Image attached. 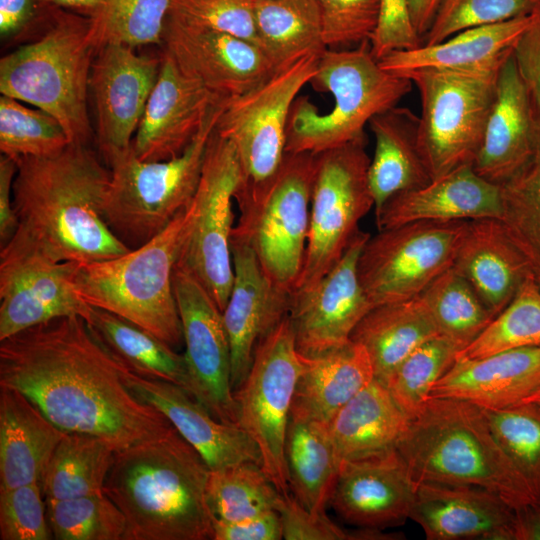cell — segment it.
I'll list each match as a JSON object with an SVG mask.
<instances>
[{
  "label": "cell",
  "mask_w": 540,
  "mask_h": 540,
  "mask_svg": "<svg viewBox=\"0 0 540 540\" xmlns=\"http://www.w3.org/2000/svg\"><path fill=\"white\" fill-rule=\"evenodd\" d=\"M366 136L317 154L303 268L295 292L314 285L341 259L374 208Z\"/></svg>",
  "instance_id": "7c38bea8"
},
{
  "label": "cell",
  "mask_w": 540,
  "mask_h": 540,
  "mask_svg": "<svg viewBox=\"0 0 540 540\" xmlns=\"http://www.w3.org/2000/svg\"><path fill=\"white\" fill-rule=\"evenodd\" d=\"M534 346H540V287L529 275L509 304L457 358H482Z\"/></svg>",
  "instance_id": "7bdbcfd3"
},
{
  "label": "cell",
  "mask_w": 540,
  "mask_h": 540,
  "mask_svg": "<svg viewBox=\"0 0 540 540\" xmlns=\"http://www.w3.org/2000/svg\"><path fill=\"white\" fill-rule=\"evenodd\" d=\"M281 496L256 462L210 471L206 489L214 518L223 521H241L274 511Z\"/></svg>",
  "instance_id": "b9f144b4"
},
{
  "label": "cell",
  "mask_w": 540,
  "mask_h": 540,
  "mask_svg": "<svg viewBox=\"0 0 540 540\" xmlns=\"http://www.w3.org/2000/svg\"><path fill=\"white\" fill-rule=\"evenodd\" d=\"M483 411L499 444L540 504V405L526 402Z\"/></svg>",
  "instance_id": "c3c4849f"
},
{
  "label": "cell",
  "mask_w": 540,
  "mask_h": 540,
  "mask_svg": "<svg viewBox=\"0 0 540 540\" xmlns=\"http://www.w3.org/2000/svg\"><path fill=\"white\" fill-rule=\"evenodd\" d=\"M539 385L540 346L524 347L482 358H457L430 397L457 398L483 409H499L521 402Z\"/></svg>",
  "instance_id": "83f0119b"
},
{
  "label": "cell",
  "mask_w": 540,
  "mask_h": 540,
  "mask_svg": "<svg viewBox=\"0 0 540 540\" xmlns=\"http://www.w3.org/2000/svg\"><path fill=\"white\" fill-rule=\"evenodd\" d=\"M261 50L276 71L328 48L316 0H252Z\"/></svg>",
  "instance_id": "74e56055"
},
{
  "label": "cell",
  "mask_w": 540,
  "mask_h": 540,
  "mask_svg": "<svg viewBox=\"0 0 540 540\" xmlns=\"http://www.w3.org/2000/svg\"><path fill=\"white\" fill-rule=\"evenodd\" d=\"M115 450L88 434L70 432L58 443L44 471L45 500H63L104 492Z\"/></svg>",
  "instance_id": "ab89813d"
},
{
  "label": "cell",
  "mask_w": 540,
  "mask_h": 540,
  "mask_svg": "<svg viewBox=\"0 0 540 540\" xmlns=\"http://www.w3.org/2000/svg\"><path fill=\"white\" fill-rule=\"evenodd\" d=\"M506 58L474 69L422 68L402 75L420 96L419 145L432 179L473 165Z\"/></svg>",
  "instance_id": "9c48e42d"
},
{
  "label": "cell",
  "mask_w": 540,
  "mask_h": 540,
  "mask_svg": "<svg viewBox=\"0 0 540 540\" xmlns=\"http://www.w3.org/2000/svg\"><path fill=\"white\" fill-rule=\"evenodd\" d=\"M45 501L53 539L124 540L125 517L104 492Z\"/></svg>",
  "instance_id": "7dc6e473"
},
{
  "label": "cell",
  "mask_w": 540,
  "mask_h": 540,
  "mask_svg": "<svg viewBox=\"0 0 540 540\" xmlns=\"http://www.w3.org/2000/svg\"><path fill=\"white\" fill-rule=\"evenodd\" d=\"M439 1L408 0L411 21L421 39H423L432 23Z\"/></svg>",
  "instance_id": "94428289"
},
{
  "label": "cell",
  "mask_w": 540,
  "mask_h": 540,
  "mask_svg": "<svg viewBox=\"0 0 540 540\" xmlns=\"http://www.w3.org/2000/svg\"><path fill=\"white\" fill-rule=\"evenodd\" d=\"M128 371L79 316L53 319L0 341V385L24 393L64 432L95 436L115 451L173 428L130 388Z\"/></svg>",
  "instance_id": "6da1fadb"
},
{
  "label": "cell",
  "mask_w": 540,
  "mask_h": 540,
  "mask_svg": "<svg viewBox=\"0 0 540 540\" xmlns=\"http://www.w3.org/2000/svg\"><path fill=\"white\" fill-rule=\"evenodd\" d=\"M317 154L286 153L262 195L240 210L233 231L244 236L269 280L293 295L307 248Z\"/></svg>",
  "instance_id": "8fae6325"
},
{
  "label": "cell",
  "mask_w": 540,
  "mask_h": 540,
  "mask_svg": "<svg viewBox=\"0 0 540 540\" xmlns=\"http://www.w3.org/2000/svg\"><path fill=\"white\" fill-rule=\"evenodd\" d=\"M173 287L193 396L219 421L238 425L223 313L201 283L177 265Z\"/></svg>",
  "instance_id": "e0dca14e"
},
{
  "label": "cell",
  "mask_w": 540,
  "mask_h": 540,
  "mask_svg": "<svg viewBox=\"0 0 540 540\" xmlns=\"http://www.w3.org/2000/svg\"><path fill=\"white\" fill-rule=\"evenodd\" d=\"M284 453L293 496L306 509L325 512L341 465L329 423L291 409Z\"/></svg>",
  "instance_id": "e575fe53"
},
{
  "label": "cell",
  "mask_w": 540,
  "mask_h": 540,
  "mask_svg": "<svg viewBox=\"0 0 540 540\" xmlns=\"http://www.w3.org/2000/svg\"><path fill=\"white\" fill-rule=\"evenodd\" d=\"M190 219L189 205L142 246L115 258L78 264L73 282L79 296L179 348L183 333L173 276Z\"/></svg>",
  "instance_id": "52a82bcc"
},
{
  "label": "cell",
  "mask_w": 540,
  "mask_h": 540,
  "mask_svg": "<svg viewBox=\"0 0 540 540\" xmlns=\"http://www.w3.org/2000/svg\"><path fill=\"white\" fill-rule=\"evenodd\" d=\"M535 403L540 405V385L519 403Z\"/></svg>",
  "instance_id": "be15d7a7"
},
{
  "label": "cell",
  "mask_w": 540,
  "mask_h": 540,
  "mask_svg": "<svg viewBox=\"0 0 540 540\" xmlns=\"http://www.w3.org/2000/svg\"><path fill=\"white\" fill-rule=\"evenodd\" d=\"M410 519L428 540H513L514 509L476 486L417 483Z\"/></svg>",
  "instance_id": "d4e9b609"
},
{
  "label": "cell",
  "mask_w": 540,
  "mask_h": 540,
  "mask_svg": "<svg viewBox=\"0 0 540 540\" xmlns=\"http://www.w3.org/2000/svg\"><path fill=\"white\" fill-rule=\"evenodd\" d=\"M537 116L529 86L513 51L503 62L475 171L498 185L516 174L533 154Z\"/></svg>",
  "instance_id": "cb8c5ba5"
},
{
  "label": "cell",
  "mask_w": 540,
  "mask_h": 540,
  "mask_svg": "<svg viewBox=\"0 0 540 540\" xmlns=\"http://www.w3.org/2000/svg\"><path fill=\"white\" fill-rule=\"evenodd\" d=\"M161 57L155 86L131 145L135 155L143 161L180 156L211 110L226 98L187 77L163 50Z\"/></svg>",
  "instance_id": "7402d4cb"
},
{
  "label": "cell",
  "mask_w": 540,
  "mask_h": 540,
  "mask_svg": "<svg viewBox=\"0 0 540 540\" xmlns=\"http://www.w3.org/2000/svg\"><path fill=\"white\" fill-rule=\"evenodd\" d=\"M369 237L359 230L328 273L310 288L293 293L288 315L300 354L312 357L345 345L373 308L358 273L360 254Z\"/></svg>",
  "instance_id": "ac0fdd59"
},
{
  "label": "cell",
  "mask_w": 540,
  "mask_h": 540,
  "mask_svg": "<svg viewBox=\"0 0 540 540\" xmlns=\"http://www.w3.org/2000/svg\"><path fill=\"white\" fill-rule=\"evenodd\" d=\"M533 14L501 23L462 30L436 44L394 51L379 63L386 71L402 76L415 69L464 70L503 60L532 22Z\"/></svg>",
  "instance_id": "1f68e13d"
},
{
  "label": "cell",
  "mask_w": 540,
  "mask_h": 540,
  "mask_svg": "<svg viewBox=\"0 0 540 540\" xmlns=\"http://www.w3.org/2000/svg\"><path fill=\"white\" fill-rule=\"evenodd\" d=\"M91 19V33L97 49L107 43L133 48L162 45L171 0H103Z\"/></svg>",
  "instance_id": "ee69618b"
},
{
  "label": "cell",
  "mask_w": 540,
  "mask_h": 540,
  "mask_svg": "<svg viewBox=\"0 0 540 540\" xmlns=\"http://www.w3.org/2000/svg\"><path fill=\"white\" fill-rule=\"evenodd\" d=\"M44 5L69 10L84 16H94L103 6V0H40Z\"/></svg>",
  "instance_id": "6125c7cd"
},
{
  "label": "cell",
  "mask_w": 540,
  "mask_h": 540,
  "mask_svg": "<svg viewBox=\"0 0 540 540\" xmlns=\"http://www.w3.org/2000/svg\"><path fill=\"white\" fill-rule=\"evenodd\" d=\"M319 57L305 56L248 92L226 100L215 129L237 152L241 182L235 200L239 210L257 200L279 171L286 155L292 105L315 75Z\"/></svg>",
  "instance_id": "30bf717a"
},
{
  "label": "cell",
  "mask_w": 540,
  "mask_h": 540,
  "mask_svg": "<svg viewBox=\"0 0 540 540\" xmlns=\"http://www.w3.org/2000/svg\"><path fill=\"white\" fill-rule=\"evenodd\" d=\"M7 95L0 97V151L14 160L47 157L69 144L60 122L39 108H29Z\"/></svg>",
  "instance_id": "f6af8a7d"
},
{
  "label": "cell",
  "mask_w": 540,
  "mask_h": 540,
  "mask_svg": "<svg viewBox=\"0 0 540 540\" xmlns=\"http://www.w3.org/2000/svg\"><path fill=\"white\" fill-rule=\"evenodd\" d=\"M210 471L174 427L116 451L103 491L125 517L124 540L212 539Z\"/></svg>",
  "instance_id": "3957f363"
},
{
  "label": "cell",
  "mask_w": 540,
  "mask_h": 540,
  "mask_svg": "<svg viewBox=\"0 0 540 540\" xmlns=\"http://www.w3.org/2000/svg\"><path fill=\"white\" fill-rule=\"evenodd\" d=\"M276 511L279 513L283 538L286 540H393L399 533L360 528L345 529L331 520L325 512H313L301 505L292 495L281 496Z\"/></svg>",
  "instance_id": "f5cc1de1"
},
{
  "label": "cell",
  "mask_w": 540,
  "mask_h": 540,
  "mask_svg": "<svg viewBox=\"0 0 540 540\" xmlns=\"http://www.w3.org/2000/svg\"><path fill=\"white\" fill-rule=\"evenodd\" d=\"M536 116L535 148L528 162L501 186V222L540 287V71L528 80Z\"/></svg>",
  "instance_id": "f35d334b"
},
{
  "label": "cell",
  "mask_w": 540,
  "mask_h": 540,
  "mask_svg": "<svg viewBox=\"0 0 540 540\" xmlns=\"http://www.w3.org/2000/svg\"><path fill=\"white\" fill-rule=\"evenodd\" d=\"M96 51L90 17L56 8L38 37L1 58V94L46 111L70 143L89 145V78Z\"/></svg>",
  "instance_id": "5b68a950"
},
{
  "label": "cell",
  "mask_w": 540,
  "mask_h": 540,
  "mask_svg": "<svg viewBox=\"0 0 540 540\" xmlns=\"http://www.w3.org/2000/svg\"><path fill=\"white\" fill-rule=\"evenodd\" d=\"M234 280L223 319L231 347L233 390L245 380L257 345L289 314L292 294L267 277L247 239L232 231Z\"/></svg>",
  "instance_id": "44dd1931"
},
{
  "label": "cell",
  "mask_w": 540,
  "mask_h": 540,
  "mask_svg": "<svg viewBox=\"0 0 540 540\" xmlns=\"http://www.w3.org/2000/svg\"><path fill=\"white\" fill-rule=\"evenodd\" d=\"M375 139L368 178L377 212L393 196L432 180L419 145V116L395 106L369 122Z\"/></svg>",
  "instance_id": "4dcf8cb0"
},
{
  "label": "cell",
  "mask_w": 540,
  "mask_h": 540,
  "mask_svg": "<svg viewBox=\"0 0 540 540\" xmlns=\"http://www.w3.org/2000/svg\"><path fill=\"white\" fill-rule=\"evenodd\" d=\"M126 381L134 393L159 410L202 456L211 471L242 462L261 464L260 451L239 425L216 419L183 388L131 370Z\"/></svg>",
  "instance_id": "484cf974"
},
{
  "label": "cell",
  "mask_w": 540,
  "mask_h": 540,
  "mask_svg": "<svg viewBox=\"0 0 540 540\" xmlns=\"http://www.w3.org/2000/svg\"><path fill=\"white\" fill-rule=\"evenodd\" d=\"M161 54L150 56L118 43L100 46L94 56L89 94L95 112V134L106 163L129 149L155 86Z\"/></svg>",
  "instance_id": "d6986e66"
},
{
  "label": "cell",
  "mask_w": 540,
  "mask_h": 540,
  "mask_svg": "<svg viewBox=\"0 0 540 540\" xmlns=\"http://www.w3.org/2000/svg\"><path fill=\"white\" fill-rule=\"evenodd\" d=\"M333 96L324 114L306 97L292 105L286 130V153L319 154L365 137L370 120L398 105L413 87L406 77L383 69L370 42L349 49H327L310 81Z\"/></svg>",
  "instance_id": "8992f818"
},
{
  "label": "cell",
  "mask_w": 540,
  "mask_h": 540,
  "mask_svg": "<svg viewBox=\"0 0 540 540\" xmlns=\"http://www.w3.org/2000/svg\"><path fill=\"white\" fill-rule=\"evenodd\" d=\"M410 423L386 385L373 379L336 413L329 431L342 462L397 449Z\"/></svg>",
  "instance_id": "d6a6232c"
},
{
  "label": "cell",
  "mask_w": 540,
  "mask_h": 540,
  "mask_svg": "<svg viewBox=\"0 0 540 540\" xmlns=\"http://www.w3.org/2000/svg\"><path fill=\"white\" fill-rule=\"evenodd\" d=\"M322 37L328 49L370 42L379 18V0H316Z\"/></svg>",
  "instance_id": "f907efd6"
},
{
  "label": "cell",
  "mask_w": 540,
  "mask_h": 540,
  "mask_svg": "<svg viewBox=\"0 0 540 540\" xmlns=\"http://www.w3.org/2000/svg\"><path fill=\"white\" fill-rule=\"evenodd\" d=\"M422 44L409 13L408 0H379V18L370 40L373 56L380 60L400 50Z\"/></svg>",
  "instance_id": "11a10c76"
},
{
  "label": "cell",
  "mask_w": 540,
  "mask_h": 540,
  "mask_svg": "<svg viewBox=\"0 0 540 540\" xmlns=\"http://www.w3.org/2000/svg\"><path fill=\"white\" fill-rule=\"evenodd\" d=\"M65 434L24 393L0 385V490L41 484Z\"/></svg>",
  "instance_id": "f546056e"
},
{
  "label": "cell",
  "mask_w": 540,
  "mask_h": 540,
  "mask_svg": "<svg viewBox=\"0 0 540 540\" xmlns=\"http://www.w3.org/2000/svg\"><path fill=\"white\" fill-rule=\"evenodd\" d=\"M418 297L438 335L460 351L494 318L469 282L453 267L434 279Z\"/></svg>",
  "instance_id": "60d3db41"
},
{
  "label": "cell",
  "mask_w": 540,
  "mask_h": 540,
  "mask_svg": "<svg viewBox=\"0 0 540 540\" xmlns=\"http://www.w3.org/2000/svg\"><path fill=\"white\" fill-rule=\"evenodd\" d=\"M17 171L16 161L0 157V248L16 234L19 221L13 205V182Z\"/></svg>",
  "instance_id": "680465c9"
},
{
  "label": "cell",
  "mask_w": 540,
  "mask_h": 540,
  "mask_svg": "<svg viewBox=\"0 0 540 540\" xmlns=\"http://www.w3.org/2000/svg\"><path fill=\"white\" fill-rule=\"evenodd\" d=\"M417 483L397 449L341 462L330 505L346 522L383 530L410 519Z\"/></svg>",
  "instance_id": "603a6c76"
},
{
  "label": "cell",
  "mask_w": 540,
  "mask_h": 540,
  "mask_svg": "<svg viewBox=\"0 0 540 540\" xmlns=\"http://www.w3.org/2000/svg\"><path fill=\"white\" fill-rule=\"evenodd\" d=\"M240 182L241 169L235 147L214 129L190 204V224L176 265L201 283L222 312L234 280L232 201Z\"/></svg>",
  "instance_id": "4fadbf2b"
},
{
  "label": "cell",
  "mask_w": 540,
  "mask_h": 540,
  "mask_svg": "<svg viewBox=\"0 0 540 540\" xmlns=\"http://www.w3.org/2000/svg\"><path fill=\"white\" fill-rule=\"evenodd\" d=\"M300 356L302 368L291 409L326 423L375 379L366 349L351 340L317 356Z\"/></svg>",
  "instance_id": "836d02e7"
},
{
  "label": "cell",
  "mask_w": 540,
  "mask_h": 540,
  "mask_svg": "<svg viewBox=\"0 0 540 540\" xmlns=\"http://www.w3.org/2000/svg\"><path fill=\"white\" fill-rule=\"evenodd\" d=\"M170 13L242 38L260 48L252 0H171Z\"/></svg>",
  "instance_id": "db71d44e"
},
{
  "label": "cell",
  "mask_w": 540,
  "mask_h": 540,
  "mask_svg": "<svg viewBox=\"0 0 540 540\" xmlns=\"http://www.w3.org/2000/svg\"><path fill=\"white\" fill-rule=\"evenodd\" d=\"M540 0H440L422 44H436L462 30L533 14Z\"/></svg>",
  "instance_id": "681fc988"
},
{
  "label": "cell",
  "mask_w": 540,
  "mask_h": 540,
  "mask_svg": "<svg viewBox=\"0 0 540 540\" xmlns=\"http://www.w3.org/2000/svg\"><path fill=\"white\" fill-rule=\"evenodd\" d=\"M88 324L129 370L144 377L173 383L193 396L184 353H178L148 331L106 310L93 307Z\"/></svg>",
  "instance_id": "8d00e7d4"
},
{
  "label": "cell",
  "mask_w": 540,
  "mask_h": 540,
  "mask_svg": "<svg viewBox=\"0 0 540 540\" xmlns=\"http://www.w3.org/2000/svg\"><path fill=\"white\" fill-rule=\"evenodd\" d=\"M468 222H412L370 236L358 273L372 306L412 299L452 267Z\"/></svg>",
  "instance_id": "9a60e30c"
},
{
  "label": "cell",
  "mask_w": 540,
  "mask_h": 540,
  "mask_svg": "<svg viewBox=\"0 0 540 540\" xmlns=\"http://www.w3.org/2000/svg\"><path fill=\"white\" fill-rule=\"evenodd\" d=\"M16 161V236L54 261H103L130 251L110 230L104 202L111 171L89 145Z\"/></svg>",
  "instance_id": "7a4b0ae2"
},
{
  "label": "cell",
  "mask_w": 540,
  "mask_h": 540,
  "mask_svg": "<svg viewBox=\"0 0 540 540\" xmlns=\"http://www.w3.org/2000/svg\"><path fill=\"white\" fill-rule=\"evenodd\" d=\"M77 262L50 259L14 235L0 248V341L53 319L79 316L93 307L77 293Z\"/></svg>",
  "instance_id": "2e32d148"
},
{
  "label": "cell",
  "mask_w": 540,
  "mask_h": 540,
  "mask_svg": "<svg viewBox=\"0 0 540 540\" xmlns=\"http://www.w3.org/2000/svg\"><path fill=\"white\" fill-rule=\"evenodd\" d=\"M459 352L454 344L438 336L414 349L391 373L385 385L410 420L422 410L432 388L452 367Z\"/></svg>",
  "instance_id": "bcb514c9"
},
{
  "label": "cell",
  "mask_w": 540,
  "mask_h": 540,
  "mask_svg": "<svg viewBox=\"0 0 540 540\" xmlns=\"http://www.w3.org/2000/svg\"><path fill=\"white\" fill-rule=\"evenodd\" d=\"M40 483L0 490V539H53Z\"/></svg>",
  "instance_id": "816d5d0a"
},
{
  "label": "cell",
  "mask_w": 540,
  "mask_h": 540,
  "mask_svg": "<svg viewBox=\"0 0 540 540\" xmlns=\"http://www.w3.org/2000/svg\"><path fill=\"white\" fill-rule=\"evenodd\" d=\"M161 46L187 77L221 97L244 94L276 72L253 43L170 12Z\"/></svg>",
  "instance_id": "ffe728a7"
},
{
  "label": "cell",
  "mask_w": 540,
  "mask_h": 540,
  "mask_svg": "<svg viewBox=\"0 0 540 540\" xmlns=\"http://www.w3.org/2000/svg\"><path fill=\"white\" fill-rule=\"evenodd\" d=\"M302 363L289 315L256 347L250 370L234 390L238 425L261 454V466L283 496L290 486L285 437Z\"/></svg>",
  "instance_id": "5bb4252c"
},
{
  "label": "cell",
  "mask_w": 540,
  "mask_h": 540,
  "mask_svg": "<svg viewBox=\"0 0 540 540\" xmlns=\"http://www.w3.org/2000/svg\"><path fill=\"white\" fill-rule=\"evenodd\" d=\"M452 267L472 286L495 317L530 275L502 222L484 218L468 222Z\"/></svg>",
  "instance_id": "f1b7e54d"
},
{
  "label": "cell",
  "mask_w": 540,
  "mask_h": 540,
  "mask_svg": "<svg viewBox=\"0 0 540 540\" xmlns=\"http://www.w3.org/2000/svg\"><path fill=\"white\" fill-rule=\"evenodd\" d=\"M56 8L40 0H0L1 40L22 41L31 34L38 37L51 22Z\"/></svg>",
  "instance_id": "9f6ffc18"
},
{
  "label": "cell",
  "mask_w": 540,
  "mask_h": 540,
  "mask_svg": "<svg viewBox=\"0 0 540 540\" xmlns=\"http://www.w3.org/2000/svg\"><path fill=\"white\" fill-rule=\"evenodd\" d=\"M438 336L428 312L416 296L373 307L355 327L350 340L366 349L375 379L385 384L414 349Z\"/></svg>",
  "instance_id": "d590c367"
},
{
  "label": "cell",
  "mask_w": 540,
  "mask_h": 540,
  "mask_svg": "<svg viewBox=\"0 0 540 540\" xmlns=\"http://www.w3.org/2000/svg\"><path fill=\"white\" fill-rule=\"evenodd\" d=\"M227 99L215 105L180 156L143 161L130 147L106 162L111 179L104 202V218L114 235L129 249L153 239L191 204L209 139Z\"/></svg>",
  "instance_id": "ba28073f"
},
{
  "label": "cell",
  "mask_w": 540,
  "mask_h": 540,
  "mask_svg": "<svg viewBox=\"0 0 540 540\" xmlns=\"http://www.w3.org/2000/svg\"><path fill=\"white\" fill-rule=\"evenodd\" d=\"M513 540H540V504L514 510Z\"/></svg>",
  "instance_id": "91938a15"
},
{
  "label": "cell",
  "mask_w": 540,
  "mask_h": 540,
  "mask_svg": "<svg viewBox=\"0 0 540 540\" xmlns=\"http://www.w3.org/2000/svg\"><path fill=\"white\" fill-rule=\"evenodd\" d=\"M501 213V186L479 175L470 164L393 196L375 212V218L379 231L421 221L500 219Z\"/></svg>",
  "instance_id": "4316f807"
},
{
  "label": "cell",
  "mask_w": 540,
  "mask_h": 540,
  "mask_svg": "<svg viewBox=\"0 0 540 540\" xmlns=\"http://www.w3.org/2000/svg\"><path fill=\"white\" fill-rule=\"evenodd\" d=\"M283 538L282 521L274 510L241 520L213 521V540H280Z\"/></svg>",
  "instance_id": "6f0895ef"
},
{
  "label": "cell",
  "mask_w": 540,
  "mask_h": 540,
  "mask_svg": "<svg viewBox=\"0 0 540 540\" xmlns=\"http://www.w3.org/2000/svg\"><path fill=\"white\" fill-rule=\"evenodd\" d=\"M397 450L416 483L476 486L497 494L514 510L538 504L483 409L466 400L430 397Z\"/></svg>",
  "instance_id": "277c9868"
}]
</instances>
